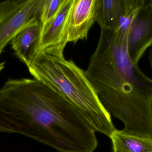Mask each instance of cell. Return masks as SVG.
Masks as SVG:
<instances>
[{
  "instance_id": "cell-1",
  "label": "cell",
  "mask_w": 152,
  "mask_h": 152,
  "mask_svg": "<svg viewBox=\"0 0 152 152\" xmlns=\"http://www.w3.org/2000/svg\"><path fill=\"white\" fill-rule=\"evenodd\" d=\"M0 133L17 134L59 152H94L96 132L66 98L42 81L8 79L0 89Z\"/></svg>"
},
{
  "instance_id": "cell-2",
  "label": "cell",
  "mask_w": 152,
  "mask_h": 152,
  "mask_svg": "<svg viewBox=\"0 0 152 152\" xmlns=\"http://www.w3.org/2000/svg\"><path fill=\"white\" fill-rule=\"evenodd\" d=\"M66 45L34 54L26 64L35 79L60 94L81 114L95 132L110 137L116 129L85 71L64 56Z\"/></svg>"
},
{
  "instance_id": "cell-3",
  "label": "cell",
  "mask_w": 152,
  "mask_h": 152,
  "mask_svg": "<svg viewBox=\"0 0 152 152\" xmlns=\"http://www.w3.org/2000/svg\"><path fill=\"white\" fill-rule=\"evenodd\" d=\"M126 36V32L121 29H101L98 44L128 82L137 89L152 95V79L132 62L128 51Z\"/></svg>"
},
{
  "instance_id": "cell-4",
  "label": "cell",
  "mask_w": 152,
  "mask_h": 152,
  "mask_svg": "<svg viewBox=\"0 0 152 152\" xmlns=\"http://www.w3.org/2000/svg\"><path fill=\"white\" fill-rule=\"evenodd\" d=\"M42 0H8L0 2V54L14 37L27 27L39 24Z\"/></svg>"
},
{
  "instance_id": "cell-5",
  "label": "cell",
  "mask_w": 152,
  "mask_h": 152,
  "mask_svg": "<svg viewBox=\"0 0 152 152\" xmlns=\"http://www.w3.org/2000/svg\"><path fill=\"white\" fill-rule=\"evenodd\" d=\"M128 51L132 62L138 64L140 59L152 45V0L134 15L127 31Z\"/></svg>"
},
{
  "instance_id": "cell-6",
  "label": "cell",
  "mask_w": 152,
  "mask_h": 152,
  "mask_svg": "<svg viewBox=\"0 0 152 152\" xmlns=\"http://www.w3.org/2000/svg\"><path fill=\"white\" fill-rule=\"evenodd\" d=\"M99 0H73L67 26V43L87 39L96 21Z\"/></svg>"
},
{
  "instance_id": "cell-7",
  "label": "cell",
  "mask_w": 152,
  "mask_h": 152,
  "mask_svg": "<svg viewBox=\"0 0 152 152\" xmlns=\"http://www.w3.org/2000/svg\"><path fill=\"white\" fill-rule=\"evenodd\" d=\"M73 2V0H67L56 18L46 26L40 29L39 39L34 54L61 45H67V26Z\"/></svg>"
},
{
  "instance_id": "cell-8",
  "label": "cell",
  "mask_w": 152,
  "mask_h": 152,
  "mask_svg": "<svg viewBox=\"0 0 152 152\" xmlns=\"http://www.w3.org/2000/svg\"><path fill=\"white\" fill-rule=\"evenodd\" d=\"M39 33V24L31 25L20 31L11 41L15 55L26 65L34 54Z\"/></svg>"
},
{
  "instance_id": "cell-9",
  "label": "cell",
  "mask_w": 152,
  "mask_h": 152,
  "mask_svg": "<svg viewBox=\"0 0 152 152\" xmlns=\"http://www.w3.org/2000/svg\"><path fill=\"white\" fill-rule=\"evenodd\" d=\"M113 152H152V139L125 134L117 129L110 137Z\"/></svg>"
},
{
  "instance_id": "cell-10",
  "label": "cell",
  "mask_w": 152,
  "mask_h": 152,
  "mask_svg": "<svg viewBox=\"0 0 152 152\" xmlns=\"http://www.w3.org/2000/svg\"><path fill=\"white\" fill-rule=\"evenodd\" d=\"M123 9V0H99L96 21L101 28L117 30Z\"/></svg>"
},
{
  "instance_id": "cell-11",
  "label": "cell",
  "mask_w": 152,
  "mask_h": 152,
  "mask_svg": "<svg viewBox=\"0 0 152 152\" xmlns=\"http://www.w3.org/2000/svg\"><path fill=\"white\" fill-rule=\"evenodd\" d=\"M67 0H42L39 22L40 29L46 26L58 16Z\"/></svg>"
},
{
  "instance_id": "cell-12",
  "label": "cell",
  "mask_w": 152,
  "mask_h": 152,
  "mask_svg": "<svg viewBox=\"0 0 152 152\" xmlns=\"http://www.w3.org/2000/svg\"><path fill=\"white\" fill-rule=\"evenodd\" d=\"M148 60L150 62V66H151V68L152 70V45L151 46V48L150 49L149 51V56H148Z\"/></svg>"
},
{
  "instance_id": "cell-13",
  "label": "cell",
  "mask_w": 152,
  "mask_h": 152,
  "mask_svg": "<svg viewBox=\"0 0 152 152\" xmlns=\"http://www.w3.org/2000/svg\"><path fill=\"white\" fill-rule=\"evenodd\" d=\"M5 66V62H0V72L4 68Z\"/></svg>"
},
{
  "instance_id": "cell-14",
  "label": "cell",
  "mask_w": 152,
  "mask_h": 152,
  "mask_svg": "<svg viewBox=\"0 0 152 152\" xmlns=\"http://www.w3.org/2000/svg\"><path fill=\"white\" fill-rule=\"evenodd\" d=\"M151 120H152V101H151Z\"/></svg>"
}]
</instances>
